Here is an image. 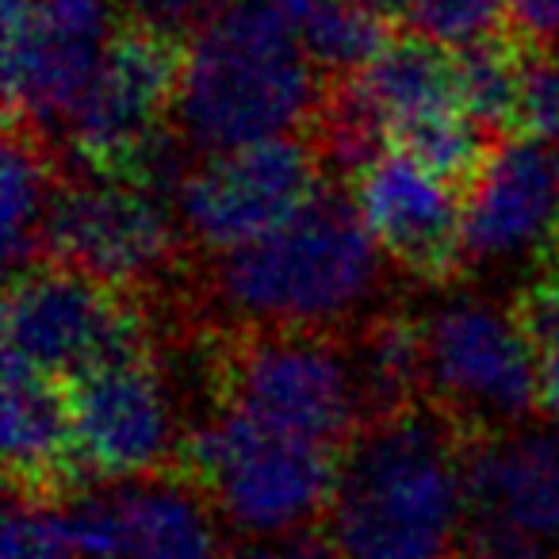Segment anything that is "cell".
I'll return each instance as SVG.
<instances>
[{
	"label": "cell",
	"instance_id": "cell-18",
	"mask_svg": "<svg viewBox=\"0 0 559 559\" xmlns=\"http://www.w3.org/2000/svg\"><path fill=\"white\" fill-rule=\"evenodd\" d=\"M357 78L388 131L406 119L433 116L444 108H467L456 47L403 24L395 27L388 47L365 70H357Z\"/></svg>",
	"mask_w": 559,
	"mask_h": 559
},
{
	"label": "cell",
	"instance_id": "cell-23",
	"mask_svg": "<svg viewBox=\"0 0 559 559\" xmlns=\"http://www.w3.org/2000/svg\"><path fill=\"white\" fill-rule=\"evenodd\" d=\"M506 20H510V0H411L403 27H414L449 47H464L506 27Z\"/></svg>",
	"mask_w": 559,
	"mask_h": 559
},
{
	"label": "cell",
	"instance_id": "cell-10",
	"mask_svg": "<svg viewBox=\"0 0 559 559\" xmlns=\"http://www.w3.org/2000/svg\"><path fill=\"white\" fill-rule=\"evenodd\" d=\"M326 180V165L304 131L280 134L192 157L173 188V207L188 246L211 257L284 226L319 195Z\"/></svg>",
	"mask_w": 559,
	"mask_h": 559
},
{
	"label": "cell",
	"instance_id": "cell-30",
	"mask_svg": "<svg viewBox=\"0 0 559 559\" xmlns=\"http://www.w3.org/2000/svg\"><path fill=\"white\" fill-rule=\"evenodd\" d=\"M203 4H207V9L215 12V9H223V4H230V0H203Z\"/></svg>",
	"mask_w": 559,
	"mask_h": 559
},
{
	"label": "cell",
	"instance_id": "cell-1",
	"mask_svg": "<svg viewBox=\"0 0 559 559\" xmlns=\"http://www.w3.org/2000/svg\"><path fill=\"white\" fill-rule=\"evenodd\" d=\"M395 264L372 238L345 180H326L304 211L249 246L195 261L177 337L203 326L342 334L391 304Z\"/></svg>",
	"mask_w": 559,
	"mask_h": 559
},
{
	"label": "cell",
	"instance_id": "cell-28",
	"mask_svg": "<svg viewBox=\"0 0 559 559\" xmlns=\"http://www.w3.org/2000/svg\"><path fill=\"white\" fill-rule=\"evenodd\" d=\"M536 411L544 421L559 426V349L544 353L540 360V380H536Z\"/></svg>",
	"mask_w": 559,
	"mask_h": 559
},
{
	"label": "cell",
	"instance_id": "cell-8",
	"mask_svg": "<svg viewBox=\"0 0 559 559\" xmlns=\"http://www.w3.org/2000/svg\"><path fill=\"white\" fill-rule=\"evenodd\" d=\"M169 345L154 304L62 261H27L4 288V353L58 380Z\"/></svg>",
	"mask_w": 559,
	"mask_h": 559
},
{
	"label": "cell",
	"instance_id": "cell-5",
	"mask_svg": "<svg viewBox=\"0 0 559 559\" xmlns=\"http://www.w3.org/2000/svg\"><path fill=\"white\" fill-rule=\"evenodd\" d=\"M188 35L123 12L93 88L81 100L62 154L66 169L173 192L188 154L173 139Z\"/></svg>",
	"mask_w": 559,
	"mask_h": 559
},
{
	"label": "cell",
	"instance_id": "cell-7",
	"mask_svg": "<svg viewBox=\"0 0 559 559\" xmlns=\"http://www.w3.org/2000/svg\"><path fill=\"white\" fill-rule=\"evenodd\" d=\"M337 452L272 429L241 411L207 406L192 421L180 467L241 540L319 525L334 487Z\"/></svg>",
	"mask_w": 559,
	"mask_h": 559
},
{
	"label": "cell",
	"instance_id": "cell-13",
	"mask_svg": "<svg viewBox=\"0 0 559 559\" xmlns=\"http://www.w3.org/2000/svg\"><path fill=\"white\" fill-rule=\"evenodd\" d=\"M349 188L399 276L437 292L456 288L472 276L464 249L467 195L460 188L395 146L365 165Z\"/></svg>",
	"mask_w": 559,
	"mask_h": 559
},
{
	"label": "cell",
	"instance_id": "cell-9",
	"mask_svg": "<svg viewBox=\"0 0 559 559\" xmlns=\"http://www.w3.org/2000/svg\"><path fill=\"white\" fill-rule=\"evenodd\" d=\"M449 296L421 311L426 345V403L441 406L467 437L513 429L536 411V345L510 304L479 292L444 288Z\"/></svg>",
	"mask_w": 559,
	"mask_h": 559
},
{
	"label": "cell",
	"instance_id": "cell-20",
	"mask_svg": "<svg viewBox=\"0 0 559 559\" xmlns=\"http://www.w3.org/2000/svg\"><path fill=\"white\" fill-rule=\"evenodd\" d=\"M395 27V20L365 9L360 0H319L296 32L322 78H337V73L365 70L388 47Z\"/></svg>",
	"mask_w": 559,
	"mask_h": 559
},
{
	"label": "cell",
	"instance_id": "cell-16",
	"mask_svg": "<svg viewBox=\"0 0 559 559\" xmlns=\"http://www.w3.org/2000/svg\"><path fill=\"white\" fill-rule=\"evenodd\" d=\"M467 518H490L559 551V426L521 421L502 433L472 437Z\"/></svg>",
	"mask_w": 559,
	"mask_h": 559
},
{
	"label": "cell",
	"instance_id": "cell-26",
	"mask_svg": "<svg viewBox=\"0 0 559 559\" xmlns=\"http://www.w3.org/2000/svg\"><path fill=\"white\" fill-rule=\"evenodd\" d=\"M218 559H337V556L330 548L326 533L314 525L288 536H264V540H241V536H234V544H226V551Z\"/></svg>",
	"mask_w": 559,
	"mask_h": 559
},
{
	"label": "cell",
	"instance_id": "cell-14",
	"mask_svg": "<svg viewBox=\"0 0 559 559\" xmlns=\"http://www.w3.org/2000/svg\"><path fill=\"white\" fill-rule=\"evenodd\" d=\"M467 269L559 264V142L506 134L467 195Z\"/></svg>",
	"mask_w": 559,
	"mask_h": 559
},
{
	"label": "cell",
	"instance_id": "cell-19",
	"mask_svg": "<svg viewBox=\"0 0 559 559\" xmlns=\"http://www.w3.org/2000/svg\"><path fill=\"white\" fill-rule=\"evenodd\" d=\"M66 162L43 134L4 123V261L9 272L35 261L55 195L66 180Z\"/></svg>",
	"mask_w": 559,
	"mask_h": 559
},
{
	"label": "cell",
	"instance_id": "cell-3",
	"mask_svg": "<svg viewBox=\"0 0 559 559\" xmlns=\"http://www.w3.org/2000/svg\"><path fill=\"white\" fill-rule=\"evenodd\" d=\"M296 24L272 0H230L188 35L173 139L192 157L299 134L322 96Z\"/></svg>",
	"mask_w": 559,
	"mask_h": 559
},
{
	"label": "cell",
	"instance_id": "cell-4",
	"mask_svg": "<svg viewBox=\"0 0 559 559\" xmlns=\"http://www.w3.org/2000/svg\"><path fill=\"white\" fill-rule=\"evenodd\" d=\"M177 345L192 357L207 406L241 411L334 452L368 418L349 330L203 326Z\"/></svg>",
	"mask_w": 559,
	"mask_h": 559
},
{
	"label": "cell",
	"instance_id": "cell-2",
	"mask_svg": "<svg viewBox=\"0 0 559 559\" xmlns=\"http://www.w3.org/2000/svg\"><path fill=\"white\" fill-rule=\"evenodd\" d=\"M472 437L433 403L372 414L342 444L319 528L337 559H464Z\"/></svg>",
	"mask_w": 559,
	"mask_h": 559
},
{
	"label": "cell",
	"instance_id": "cell-15",
	"mask_svg": "<svg viewBox=\"0 0 559 559\" xmlns=\"http://www.w3.org/2000/svg\"><path fill=\"white\" fill-rule=\"evenodd\" d=\"M4 483L12 498L62 506L96 487L78 449L70 383L4 353Z\"/></svg>",
	"mask_w": 559,
	"mask_h": 559
},
{
	"label": "cell",
	"instance_id": "cell-24",
	"mask_svg": "<svg viewBox=\"0 0 559 559\" xmlns=\"http://www.w3.org/2000/svg\"><path fill=\"white\" fill-rule=\"evenodd\" d=\"M4 559H81L62 506L24 502L9 495Z\"/></svg>",
	"mask_w": 559,
	"mask_h": 559
},
{
	"label": "cell",
	"instance_id": "cell-22",
	"mask_svg": "<svg viewBox=\"0 0 559 559\" xmlns=\"http://www.w3.org/2000/svg\"><path fill=\"white\" fill-rule=\"evenodd\" d=\"M510 134L559 142V47L525 39L518 111H513Z\"/></svg>",
	"mask_w": 559,
	"mask_h": 559
},
{
	"label": "cell",
	"instance_id": "cell-21",
	"mask_svg": "<svg viewBox=\"0 0 559 559\" xmlns=\"http://www.w3.org/2000/svg\"><path fill=\"white\" fill-rule=\"evenodd\" d=\"M521 55L525 39L510 24L483 35L475 43L456 47L460 58V85L464 104L479 123L495 134L513 131V111H518V85H521Z\"/></svg>",
	"mask_w": 559,
	"mask_h": 559
},
{
	"label": "cell",
	"instance_id": "cell-29",
	"mask_svg": "<svg viewBox=\"0 0 559 559\" xmlns=\"http://www.w3.org/2000/svg\"><path fill=\"white\" fill-rule=\"evenodd\" d=\"M360 4H365V9H372V12H380V16L395 20V24H403L406 9H411V0H360Z\"/></svg>",
	"mask_w": 559,
	"mask_h": 559
},
{
	"label": "cell",
	"instance_id": "cell-27",
	"mask_svg": "<svg viewBox=\"0 0 559 559\" xmlns=\"http://www.w3.org/2000/svg\"><path fill=\"white\" fill-rule=\"evenodd\" d=\"M506 24L528 43L559 47V0H510Z\"/></svg>",
	"mask_w": 559,
	"mask_h": 559
},
{
	"label": "cell",
	"instance_id": "cell-25",
	"mask_svg": "<svg viewBox=\"0 0 559 559\" xmlns=\"http://www.w3.org/2000/svg\"><path fill=\"white\" fill-rule=\"evenodd\" d=\"M510 307L518 314L521 330L528 334V342L536 345V353L559 349V264L556 269L533 272L513 292Z\"/></svg>",
	"mask_w": 559,
	"mask_h": 559
},
{
	"label": "cell",
	"instance_id": "cell-11",
	"mask_svg": "<svg viewBox=\"0 0 559 559\" xmlns=\"http://www.w3.org/2000/svg\"><path fill=\"white\" fill-rule=\"evenodd\" d=\"M123 12V0H4V123L62 146Z\"/></svg>",
	"mask_w": 559,
	"mask_h": 559
},
{
	"label": "cell",
	"instance_id": "cell-6",
	"mask_svg": "<svg viewBox=\"0 0 559 559\" xmlns=\"http://www.w3.org/2000/svg\"><path fill=\"white\" fill-rule=\"evenodd\" d=\"M39 257L142 296L157 307L165 326L177 322L200 261L180 230L177 207L165 203V192L88 173H66Z\"/></svg>",
	"mask_w": 559,
	"mask_h": 559
},
{
	"label": "cell",
	"instance_id": "cell-12",
	"mask_svg": "<svg viewBox=\"0 0 559 559\" xmlns=\"http://www.w3.org/2000/svg\"><path fill=\"white\" fill-rule=\"evenodd\" d=\"M173 345L70 380L78 449L93 483L177 472L192 421L173 376Z\"/></svg>",
	"mask_w": 559,
	"mask_h": 559
},
{
	"label": "cell",
	"instance_id": "cell-17",
	"mask_svg": "<svg viewBox=\"0 0 559 559\" xmlns=\"http://www.w3.org/2000/svg\"><path fill=\"white\" fill-rule=\"evenodd\" d=\"M127 559H218L223 521L185 472L123 479Z\"/></svg>",
	"mask_w": 559,
	"mask_h": 559
}]
</instances>
